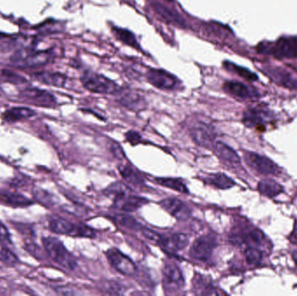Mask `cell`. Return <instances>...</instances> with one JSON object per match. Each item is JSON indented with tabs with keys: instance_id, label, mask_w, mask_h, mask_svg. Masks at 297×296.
<instances>
[{
	"instance_id": "6da1fadb",
	"label": "cell",
	"mask_w": 297,
	"mask_h": 296,
	"mask_svg": "<svg viewBox=\"0 0 297 296\" xmlns=\"http://www.w3.org/2000/svg\"><path fill=\"white\" fill-rule=\"evenodd\" d=\"M104 193L112 197L114 208L126 213L136 211L149 202L147 199L133 195L132 189L121 183L110 184Z\"/></svg>"
},
{
	"instance_id": "7a4b0ae2",
	"label": "cell",
	"mask_w": 297,
	"mask_h": 296,
	"mask_svg": "<svg viewBox=\"0 0 297 296\" xmlns=\"http://www.w3.org/2000/svg\"><path fill=\"white\" fill-rule=\"evenodd\" d=\"M42 243L48 255L53 262L68 270H74L78 263L75 257L66 249V246L57 238L52 237H44Z\"/></svg>"
},
{
	"instance_id": "3957f363",
	"label": "cell",
	"mask_w": 297,
	"mask_h": 296,
	"mask_svg": "<svg viewBox=\"0 0 297 296\" xmlns=\"http://www.w3.org/2000/svg\"><path fill=\"white\" fill-rule=\"evenodd\" d=\"M81 82L89 92L98 94L116 95L120 90L117 84L111 79L91 71H87L82 76Z\"/></svg>"
},
{
	"instance_id": "277c9868",
	"label": "cell",
	"mask_w": 297,
	"mask_h": 296,
	"mask_svg": "<svg viewBox=\"0 0 297 296\" xmlns=\"http://www.w3.org/2000/svg\"><path fill=\"white\" fill-rule=\"evenodd\" d=\"M49 229L51 232L58 235H67L72 237L93 238L96 234L92 229L84 224H72L64 218L54 217L49 221Z\"/></svg>"
},
{
	"instance_id": "5b68a950",
	"label": "cell",
	"mask_w": 297,
	"mask_h": 296,
	"mask_svg": "<svg viewBox=\"0 0 297 296\" xmlns=\"http://www.w3.org/2000/svg\"><path fill=\"white\" fill-rule=\"evenodd\" d=\"M51 58L50 51H36L30 49H21L11 57L13 64L19 68H32L46 64Z\"/></svg>"
},
{
	"instance_id": "8992f818",
	"label": "cell",
	"mask_w": 297,
	"mask_h": 296,
	"mask_svg": "<svg viewBox=\"0 0 297 296\" xmlns=\"http://www.w3.org/2000/svg\"><path fill=\"white\" fill-rule=\"evenodd\" d=\"M258 51L278 57H297L296 37H282L275 43L262 44Z\"/></svg>"
},
{
	"instance_id": "52a82bcc",
	"label": "cell",
	"mask_w": 297,
	"mask_h": 296,
	"mask_svg": "<svg viewBox=\"0 0 297 296\" xmlns=\"http://www.w3.org/2000/svg\"><path fill=\"white\" fill-rule=\"evenodd\" d=\"M162 273L163 287L167 293H179L185 287L184 274L177 265L173 262H167L163 266Z\"/></svg>"
},
{
	"instance_id": "ba28073f",
	"label": "cell",
	"mask_w": 297,
	"mask_h": 296,
	"mask_svg": "<svg viewBox=\"0 0 297 296\" xmlns=\"http://www.w3.org/2000/svg\"><path fill=\"white\" fill-rule=\"evenodd\" d=\"M216 247V237L205 235L198 237L191 245L190 255L191 258L199 262H208Z\"/></svg>"
},
{
	"instance_id": "9c48e42d",
	"label": "cell",
	"mask_w": 297,
	"mask_h": 296,
	"mask_svg": "<svg viewBox=\"0 0 297 296\" xmlns=\"http://www.w3.org/2000/svg\"><path fill=\"white\" fill-rule=\"evenodd\" d=\"M146 78L150 85L160 90H175L179 85L176 77L165 69H150L147 71Z\"/></svg>"
},
{
	"instance_id": "30bf717a",
	"label": "cell",
	"mask_w": 297,
	"mask_h": 296,
	"mask_svg": "<svg viewBox=\"0 0 297 296\" xmlns=\"http://www.w3.org/2000/svg\"><path fill=\"white\" fill-rule=\"evenodd\" d=\"M106 257L113 268L121 274L132 276L137 272V267L132 259L116 248L109 249L106 252Z\"/></svg>"
},
{
	"instance_id": "8fae6325",
	"label": "cell",
	"mask_w": 297,
	"mask_h": 296,
	"mask_svg": "<svg viewBox=\"0 0 297 296\" xmlns=\"http://www.w3.org/2000/svg\"><path fill=\"white\" fill-rule=\"evenodd\" d=\"M116 95L117 96L116 99L119 104L132 111L144 110L147 106L144 97L132 90H129V89L123 90L120 88L119 92Z\"/></svg>"
},
{
	"instance_id": "7c38bea8",
	"label": "cell",
	"mask_w": 297,
	"mask_h": 296,
	"mask_svg": "<svg viewBox=\"0 0 297 296\" xmlns=\"http://www.w3.org/2000/svg\"><path fill=\"white\" fill-rule=\"evenodd\" d=\"M190 243V238L186 234L171 233L160 235L157 244H159L168 252L175 253L185 249Z\"/></svg>"
},
{
	"instance_id": "4fadbf2b",
	"label": "cell",
	"mask_w": 297,
	"mask_h": 296,
	"mask_svg": "<svg viewBox=\"0 0 297 296\" xmlns=\"http://www.w3.org/2000/svg\"><path fill=\"white\" fill-rule=\"evenodd\" d=\"M160 206L170 215L179 220H186L191 216V208L179 198H166L160 202Z\"/></svg>"
},
{
	"instance_id": "5bb4252c",
	"label": "cell",
	"mask_w": 297,
	"mask_h": 296,
	"mask_svg": "<svg viewBox=\"0 0 297 296\" xmlns=\"http://www.w3.org/2000/svg\"><path fill=\"white\" fill-rule=\"evenodd\" d=\"M245 161L250 167L257 170L260 173L270 175L277 172V166L274 162L271 161L266 157L261 155L254 153V152H248L245 155Z\"/></svg>"
},
{
	"instance_id": "9a60e30c",
	"label": "cell",
	"mask_w": 297,
	"mask_h": 296,
	"mask_svg": "<svg viewBox=\"0 0 297 296\" xmlns=\"http://www.w3.org/2000/svg\"><path fill=\"white\" fill-rule=\"evenodd\" d=\"M21 96L31 103L42 107H54L56 104V98L53 95L38 88L26 89L21 93Z\"/></svg>"
},
{
	"instance_id": "2e32d148",
	"label": "cell",
	"mask_w": 297,
	"mask_h": 296,
	"mask_svg": "<svg viewBox=\"0 0 297 296\" xmlns=\"http://www.w3.org/2000/svg\"><path fill=\"white\" fill-rule=\"evenodd\" d=\"M191 137L196 143L205 148L213 145L215 133L212 128L204 123H197L191 129Z\"/></svg>"
},
{
	"instance_id": "e0dca14e",
	"label": "cell",
	"mask_w": 297,
	"mask_h": 296,
	"mask_svg": "<svg viewBox=\"0 0 297 296\" xmlns=\"http://www.w3.org/2000/svg\"><path fill=\"white\" fill-rule=\"evenodd\" d=\"M223 88L226 92L233 95L234 97L243 98V99H247V98L257 96V93L249 88L247 85L236 81H229V82L225 83Z\"/></svg>"
},
{
	"instance_id": "ac0fdd59",
	"label": "cell",
	"mask_w": 297,
	"mask_h": 296,
	"mask_svg": "<svg viewBox=\"0 0 297 296\" xmlns=\"http://www.w3.org/2000/svg\"><path fill=\"white\" fill-rule=\"evenodd\" d=\"M212 146L214 152L216 153V156L223 159L224 161L228 162L231 164H239L241 163V160H240L237 153L225 143L218 141V142L213 143Z\"/></svg>"
},
{
	"instance_id": "d6986e66",
	"label": "cell",
	"mask_w": 297,
	"mask_h": 296,
	"mask_svg": "<svg viewBox=\"0 0 297 296\" xmlns=\"http://www.w3.org/2000/svg\"><path fill=\"white\" fill-rule=\"evenodd\" d=\"M154 10L156 11L157 14H159L160 17H162L166 22L169 23L171 25H174L179 27H185V22L179 14L175 13L174 11L169 9L163 5L159 3H155L153 5Z\"/></svg>"
},
{
	"instance_id": "ffe728a7",
	"label": "cell",
	"mask_w": 297,
	"mask_h": 296,
	"mask_svg": "<svg viewBox=\"0 0 297 296\" xmlns=\"http://www.w3.org/2000/svg\"><path fill=\"white\" fill-rule=\"evenodd\" d=\"M36 111L26 107H13L3 114V118L8 123H15L20 120L28 119L34 117Z\"/></svg>"
},
{
	"instance_id": "44dd1931",
	"label": "cell",
	"mask_w": 297,
	"mask_h": 296,
	"mask_svg": "<svg viewBox=\"0 0 297 296\" xmlns=\"http://www.w3.org/2000/svg\"><path fill=\"white\" fill-rule=\"evenodd\" d=\"M35 79L39 82L43 83L44 85L55 86V87H65L66 84V78L64 74L60 72H43L36 73L34 75Z\"/></svg>"
},
{
	"instance_id": "7402d4cb",
	"label": "cell",
	"mask_w": 297,
	"mask_h": 296,
	"mask_svg": "<svg viewBox=\"0 0 297 296\" xmlns=\"http://www.w3.org/2000/svg\"><path fill=\"white\" fill-rule=\"evenodd\" d=\"M193 287H194V292L196 294H201V295L220 294L216 287H214L213 284L208 280V278L203 276L202 274H197L195 276Z\"/></svg>"
},
{
	"instance_id": "603a6c76",
	"label": "cell",
	"mask_w": 297,
	"mask_h": 296,
	"mask_svg": "<svg viewBox=\"0 0 297 296\" xmlns=\"http://www.w3.org/2000/svg\"><path fill=\"white\" fill-rule=\"evenodd\" d=\"M205 181L207 183L219 189H230L235 184L230 177L222 173L212 174L210 177H206Z\"/></svg>"
},
{
	"instance_id": "cb8c5ba5",
	"label": "cell",
	"mask_w": 297,
	"mask_h": 296,
	"mask_svg": "<svg viewBox=\"0 0 297 296\" xmlns=\"http://www.w3.org/2000/svg\"><path fill=\"white\" fill-rule=\"evenodd\" d=\"M112 32L113 34L115 35V37L124 44H127L129 46L135 49L140 50V45L138 44L137 38L131 31H129L127 29L119 28L115 26L112 28Z\"/></svg>"
},
{
	"instance_id": "d4e9b609",
	"label": "cell",
	"mask_w": 297,
	"mask_h": 296,
	"mask_svg": "<svg viewBox=\"0 0 297 296\" xmlns=\"http://www.w3.org/2000/svg\"><path fill=\"white\" fill-rule=\"evenodd\" d=\"M258 190L262 195L268 197H275L283 191L282 187L274 180L266 179L260 182Z\"/></svg>"
},
{
	"instance_id": "484cf974",
	"label": "cell",
	"mask_w": 297,
	"mask_h": 296,
	"mask_svg": "<svg viewBox=\"0 0 297 296\" xmlns=\"http://www.w3.org/2000/svg\"><path fill=\"white\" fill-rule=\"evenodd\" d=\"M119 170H120V174H121L123 178L127 183L135 185V186L144 185V178L137 170H135L134 168H132L130 165H126V166H122L119 169Z\"/></svg>"
},
{
	"instance_id": "4316f807",
	"label": "cell",
	"mask_w": 297,
	"mask_h": 296,
	"mask_svg": "<svg viewBox=\"0 0 297 296\" xmlns=\"http://www.w3.org/2000/svg\"><path fill=\"white\" fill-rule=\"evenodd\" d=\"M156 183L161 186L166 187L168 189H173L180 193L188 194L189 189L185 183L179 178H169V177H158L156 179Z\"/></svg>"
},
{
	"instance_id": "83f0119b",
	"label": "cell",
	"mask_w": 297,
	"mask_h": 296,
	"mask_svg": "<svg viewBox=\"0 0 297 296\" xmlns=\"http://www.w3.org/2000/svg\"><path fill=\"white\" fill-rule=\"evenodd\" d=\"M0 201L12 206H28L32 202L25 196L15 193H5L0 195Z\"/></svg>"
},
{
	"instance_id": "f1b7e54d",
	"label": "cell",
	"mask_w": 297,
	"mask_h": 296,
	"mask_svg": "<svg viewBox=\"0 0 297 296\" xmlns=\"http://www.w3.org/2000/svg\"><path fill=\"white\" fill-rule=\"evenodd\" d=\"M114 220L123 227L127 228L129 230H134V231H141L144 227L135 218L130 216L128 214H117L114 218Z\"/></svg>"
},
{
	"instance_id": "f546056e",
	"label": "cell",
	"mask_w": 297,
	"mask_h": 296,
	"mask_svg": "<svg viewBox=\"0 0 297 296\" xmlns=\"http://www.w3.org/2000/svg\"><path fill=\"white\" fill-rule=\"evenodd\" d=\"M223 65H224L226 69L230 70V71H233V72L237 74V75L244 78V79L250 80V81H256V80H257V75H255L253 72H251L250 70L245 69L244 67L238 66L236 64H234V63L228 62V61L224 62Z\"/></svg>"
},
{
	"instance_id": "4dcf8cb0",
	"label": "cell",
	"mask_w": 297,
	"mask_h": 296,
	"mask_svg": "<svg viewBox=\"0 0 297 296\" xmlns=\"http://www.w3.org/2000/svg\"><path fill=\"white\" fill-rule=\"evenodd\" d=\"M0 262L7 266H14L19 262V258L7 246L0 244Z\"/></svg>"
},
{
	"instance_id": "1f68e13d",
	"label": "cell",
	"mask_w": 297,
	"mask_h": 296,
	"mask_svg": "<svg viewBox=\"0 0 297 296\" xmlns=\"http://www.w3.org/2000/svg\"><path fill=\"white\" fill-rule=\"evenodd\" d=\"M241 234L242 238L244 243H250L254 245H258L260 243H263V234L257 229L250 230L248 232Z\"/></svg>"
},
{
	"instance_id": "d6a6232c",
	"label": "cell",
	"mask_w": 297,
	"mask_h": 296,
	"mask_svg": "<svg viewBox=\"0 0 297 296\" xmlns=\"http://www.w3.org/2000/svg\"><path fill=\"white\" fill-rule=\"evenodd\" d=\"M245 257L250 265H257L263 258V254L255 248H249L245 250Z\"/></svg>"
},
{
	"instance_id": "836d02e7",
	"label": "cell",
	"mask_w": 297,
	"mask_h": 296,
	"mask_svg": "<svg viewBox=\"0 0 297 296\" xmlns=\"http://www.w3.org/2000/svg\"><path fill=\"white\" fill-rule=\"evenodd\" d=\"M125 139L132 145H137L142 141V136L135 130H130L125 133Z\"/></svg>"
},
{
	"instance_id": "e575fe53",
	"label": "cell",
	"mask_w": 297,
	"mask_h": 296,
	"mask_svg": "<svg viewBox=\"0 0 297 296\" xmlns=\"http://www.w3.org/2000/svg\"><path fill=\"white\" fill-rule=\"evenodd\" d=\"M0 240L6 243H12L9 230L1 220H0Z\"/></svg>"
},
{
	"instance_id": "d590c367",
	"label": "cell",
	"mask_w": 297,
	"mask_h": 296,
	"mask_svg": "<svg viewBox=\"0 0 297 296\" xmlns=\"http://www.w3.org/2000/svg\"><path fill=\"white\" fill-rule=\"evenodd\" d=\"M112 152L117 158H123V157H124L122 148L116 143H114L112 145Z\"/></svg>"
},
{
	"instance_id": "8d00e7d4",
	"label": "cell",
	"mask_w": 297,
	"mask_h": 296,
	"mask_svg": "<svg viewBox=\"0 0 297 296\" xmlns=\"http://www.w3.org/2000/svg\"><path fill=\"white\" fill-rule=\"evenodd\" d=\"M291 240H292L293 243H294L295 241L297 242V224H295V226H294L293 233L291 234Z\"/></svg>"
},
{
	"instance_id": "74e56055",
	"label": "cell",
	"mask_w": 297,
	"mask_h": 296,
	"mask_svg": "<svg viewBox=\"0 0 297 296\" xmlns=\"http://www.w3.org/2000/svg\"><path fill=\"white\" fill-rule=\"evenodd\" d=\"M292 256H293V259H294V263H295V265H296L297 267V251H294V252L293 253V255H292Z\"/></svg>"
},
{
	"instance_id": "f35d334b",
	"label": "cell",
	"mask_w": 297,
	"mask_h": 296,
	"mask_svg": "<svg viewBox=\"0 0 297 296\" xmlns=\"http://www.w3.org/2000/svg\"><path fill=\"white\" fill-rule=\"evenodd\" d=\"M167 1H169V2H172V1H173V0H167Z\"/></svg>"
}]
</instances>
